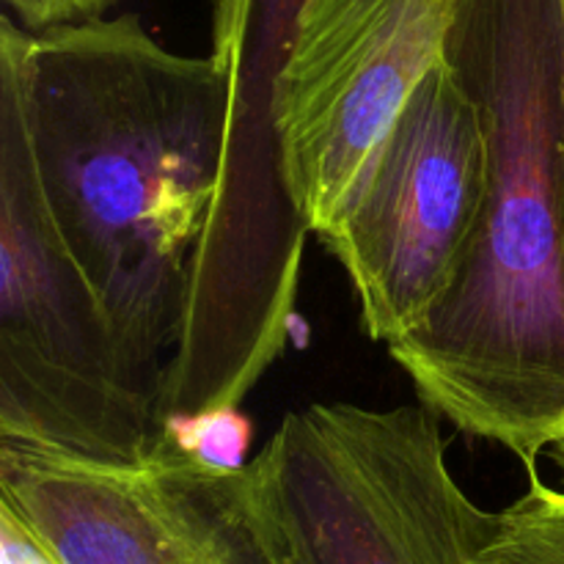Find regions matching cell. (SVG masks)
Segmentation results:
<instances>
[{
    "label": "cell",
    "instance_id": "obj_1",
    "mask_svg": "<svg viewBox=\"0 0 564 564\" xmlns=\"http://www.w3.org/2000/svg\"><path fill=\"white\" fill-rule=\"evenodd\" d=\"M0 88L20 102L61 240L169 416L165 356L191 325L246 99L235 72L171 53L138 14L42 33L3 14Z\"/></svg>",
    "mask_w": 564,
    "mask_h": 564
},
{
    "label": "cell",
    "instance_id": "obj_2",
    "mask_svg": "<svg viewBox=\"0 0 564 564\" xmlns=\"http://www.w3.org/2000/svg\"><path fill=\"white\" fill-rule=\"evenodd\" d=\"M446 64L482 105L488 204L455 290L389 352L427 411L538 474L564 424L560 0H457Z\"/></svg>",
    "mask_w": 564,
    "mask_h": 564
},
{
    "label": "cell",
    "instance_id": "obj_3",
    "mask_svg": "<svg viewBox=\"0 0 564 564\" xmlns=\"http://www.w3.org/2000/svg\"><path fill=\"white\" fill-rule=\"evenodd\" d=\"M279 564H471L496 529L424 405L317 402L248 463Z\"/></svg>",
    "mask_w": 564,
    "mask_h": 564
},
{
    "label": "cell",
    "instance_id": "obj_4",
    "mask_svg": "<svg viewBox=\"0 0 564 564\" xmlns=\"http://www.w3.org/2000/svg\"><path fill=\"white\" fill-rule=\"evenodd\" d=\"M163 438V402L61 240L20 102L0 88V441L138 463Z\"/></svg>",
    "mask_w": 564,
    "mask_h": 564
},
{
    "label": "cell",
    "instance_id": "obj_5",
    "mask_svg": "<svg viewBox=\"0 0 564 564\" xmlns=\"http://www.w3.org/2000/svg\"><path fill=\"white\" fill-rule=\"evenodd\" d=\"M457 0H303L270 83L275 169L319 242L372 180L402 110L446 58Z\"/></svg>",
    "mask_w": 564,
    "mask_h": 564
},
{
    "label": "cell",
    "instance_id": "obj_6",
    "mask_svg": "<svg viewBox=\"0 0 564 564\" xmlns=\"http://www.w3.org/2000/svg\"><path fill=\"white\" fill-rule=\"evenodd\" d=\"M488 187L482 105L444 58L402 110L369 185L323 240L356 292L369 339L391 347L433 319L471 257Z\"/></svg>",
    "mask_w": 564,
    "mask_h": 564
},
{
    "label": "cell",
    "instance_id": "obj_7",
    "mask_svg": "<svg viewBox=\"0 0 564 564\" xmlns=\"http://www.w3.org/2000/svg\"><path fill=\"white\" fill-rule=\"evenodd\" d=\"M0 507L55 564H279L248 471H215L171 446L102 463L0 441Z\"/></svg>",
    "mask_w": 564,
    "mask_h": 564
},
{
    "label": "cell",
    "instance_id": "obj_8",
    "mask_svg": "<svg viewBox=\"0 0 564 564\" xmlns=\"http://www.w3.org/2000/svg\"><path fill=\"white\" fill-rule=\"evenodd\" d=\"M303 0H218L215 3V58L237 77L240 91L253 88L268 99Z\"/></svg>",
    "mask_w": 564,
    "mask_h": 564
},
{
    "label": "cell",
    "instance_id": "obj_9",
    "mask_svg": "<svg viewBox=\"0 0 564 564\" xmlns=\"http://www.w3.org/2000/svg\"><path fill=\"white\" fill-rule=\"evenodd\" d=\"M471 564H564V488L529 474L527 494L496 518Z\"/></svg>",
    "mask_w": 564,
    "mask_h": 564
},
{
    "label": "cell",
    "instance_id": "obj_10",
    "mask_svg": "<svg viewBox=\"0 0 564 564\" xmlns=\"http://www.w3.org/2000/svg\"><path fill=\"white\" fill-rule=\"evenodd\" d=\"M251 438V419L237 408V402H215L165 416L163 444L215 471L248 468Z\"/></svg>",
    "mask_w": 564,
    "mask_h": 564
},
{
    "label": "cell",
    "instance_id": "obj_11",
    "mask_svg": "<svg viewBox=\"0 0 564 564\" xmlns=\"http://www.w3.org/2000/svg\"><path fill=\"white\" fill-rule=\"evenodd\" d=\"M116 3L119 0H3L6 14H14L28 33L102 20L105 11Z\"/></svg>",
    "mask_w": 564,
    "mask_h": 564
},
{
    "label": "cell",
    "instance_id": "obj_12",
    "mask_svg": "<svg viewBox=\"0 0 564 564\" xmlns=\"http://www.w3.org/2000/svg\"><path fill=\"white\" fill-rule=\"evenodd\" d=\"M0 564H55L6 507H0Z\"/></svg>",
    "mask_w": 564,
    "mask_h": 564
},
{
    "label": "cell",
    "instance_id": "obj_13",
    "mask_svg": "<svg viewBox=\"0 0 564 564\" xmlns=\"http://www.w3.org/2000/svg\"><path fill=\"white\" fill-rule=\"evenodd\" d=\"M549 455H551V460H554L556 471H560L562 488H564V424L556 430L554 441H551V446H549Z\"/></svg>",
    "mask_w": 564,
    "mask_h": 564
},
{
    "label": "cell",
    "instance_id": "obj_14",
    "mask_svg": "<svg viewBox=\"0 0 564 564\" xmlns=\"http://www.w3.org/2000/svg\"><path fill=\"white\" fill-rule=\"evenodd\" d=\"M562 17V154H564V0H560Z\"/></svg>",
    "mask_w": 564,
    "mask_h": 564
}]
</instances>
